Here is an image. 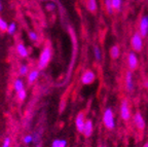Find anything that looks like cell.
Returning a JSON list of instances; mask_svg holds the SVG:
<instances>
[{"label":"cell","instance_id":"1","mask_svg":"<svg viewBox=\"0 0 148 147\" xmlns=\"http://www.w3.org/2000/svg\"><path fill=\"white\" fill-rule=\"evenodd\" d=\"M51 59V48L49 45H45L39 55V59L37 62V68L39 70L45 69L49 66Z\"/></svg>","mask_w":148,"mask_h":147},{"label":"cell","instance_id":"2","mask_svg":"<svg viewBox=\"0 0 148 147\" xmlns=\"http://www.w3.org/2000/svg\"><path fill=\"white\" fill-rule=\"evenodd\" d=\"M102 120H103V124H104V126L107 130L112 131V130L115 129L116 122L115 118H114V111L111 107H107L104 110Z\"/></svg>","mask_w":148,"mask_h":147},{"label":"cell","instance_id":"3","mask_svg":"<svg viewBox=\"0 0 148 147\" xmlns=\"http://www.w3.org/2000/svg\"><path fill=\"white\" fill-rule=\"evenodd\" d=\"M143 39L144 38L140 35V33L138 31L133 33V35L131 36V39H130V44H131L133 52L140 53L143 49Z\"/></svg>","mask_w":148,"mask_h":147},{"label":"cell","instance_id":"4","mask_svg":"<svg viewBox=\"0 0 148 147\" xmlns=\"http://www.w3.org/2000/svg\"><path fill=\"white\" fill-rule=\"evenodd\" d=\"M119 115L120 118L125 122H129L132 117V111H131V106L127 99H123L120 102L119 106Z\"/></svg>","mask_w":148,"mask_h":147},{"label":"cell","instance_id":"5","mask_svg":"<svg viewBox=\"0 0 148 147\" xmlns=\"http://www.w3.org/2000/svg\"><path fill=\"white\" fill-rule=\"evenodd\" d=\"M138 32L143 38L148 36V14H144L139 20Z\"/></svg>","mask_w":148,"mask_h":147},{"label":"cell","instance_id":"6","mask_svg":"<svg viewBox=\"0 0 148 147\" xmlns=\"http://www.w3.org/2000/svg\"><path fill=\"white\" fill-rule=\"evenodd\" d=\"M96 80V73L92 70H86L80 76V82L83 85H90Z\"/></svg>","mask_w":148,"mask_h":147},{"label":"cell","instance_id":"7","mask_svg":"<svg viewBox=\"0 0 148 147\" xmlns=\"http://www.w3.org/2000/svg\"><path fill=\"white\" fill-rule=\"evenodd\" d=\"M133 122H134V124L139 131H144L146 128V122L145 118L143 117L142 113L140 111H137L135 112V114L133 115Z\"/></svg>","mask_w":148,"mask_h":147},{"label":"cell","instance_id":"8","mask_svg":"<svg viewBox=\"0 0 148 147\" xmlns=\"http://www.w3.org/2000/svg\"><path fill=\"white\" fill-rule=\"evenodd\" d=\"M125 87L127 93H133L135 90V82H134V74L133 71L129 70L125 75Z\"/></svg>","mask_w":148,"mask_h":147},{"label":"cell","instance_id":"9","mask_svg":"<svg viewBox=\"0 0 148 147\" xmlns=\"http://www.w3.org/2000/svg\"><path fill=\"white\" fill-rule=\"evenodd\" d=\"M139 65V60L138 57H137L136 53L135 52H130L127 54V66H129V69L131 71H134L138 68Z\"/></svg>","mask_w":148,"mask_h":147},{"label":"cell","instance_id":"10","mask_svg":"<svg viewBox=\"0 0 148 147\" xmlns=\"http://www.w3.org/2000/svg\"><path fill=\"white\" fill-rule=\"evenodd\" d=\"M86 113L83 112V111H80V112L77 113L76 117H75V128H76L77 132L79 133H82V130H83V126L86 124Z\"/></svg>","mask_w":148,"mask_h":147},{"label":"cell","instance_id":"11","mask_svg":"<svg viewBox=\"0 0 148 147\" xmlns=\"http://www.w3.org/2000/svg\"><path fill=\"white\" fill-rule=\"evenodd\" d=\"M82 134L84 136V138H90L94 134V124H92V120L88 118L86 120V124L83 126V130H82Z\"/></svg>","mask_w":148,"mask_h":147},{"label":"cell","instance_id":"12","mask_svg":"<svg viewBox=\"0 0 148 147\" xmlns=\"http://www.w3.org/2000/svg\"><path fill=\"white\" fill-rule=\"evenodd\" d=\"M16 53L23 59H27L29 57V51H28V48L26 47L25 44L22 43V42L16 44Z\"/></svg>","mask_w":148,"mask_h":147},{"label":"cell","instance_id":"13","mask_svg":"<svg viewBox=\"0 0 148 147\" xmlns=\"http://www.w3.org/2000/svg\"><path fill=\"white\" fill-rule=\"evenodd\" d=\"M39 77V69H32L29 71L27 75L28 84H33Z\"/></svg>","mask_w":148,"mask_h":147},{"label":"cell","instance_id":"14","mask_svg":"<svg viewBox=\"0 0 148 147\" xmlns=\"http://www.w3.org/2000/svg\"><path fill=\"white\" fill-rule=\"evenodd\" d=\"M86 8L92 14H96L98 9V3L97 0H88L86 1Z\"/></svg>","mask_w":148,"mask_h":147},{"label":"cell","instance_id":"15","mask_svg":"<svg viewBox=\"0 0 148 147\" xmlns=\"http://www.w3.org/2000/svg\"><path fill=\"white\" fill-rule=\"evenodd\" d=\"M120 56V48L117 44H114L110 47V57L113 60H117Z\"/></svg>","mask_w":148,"mask_h":147},{"label":"cell","instance_id":"16","mask_svg":"<svg viewBox=\"0 0 148 147\" xmlns=\"http://www.w3.org/2000/svg\"><path fill=\"white\" fill-rule=\"evenodd\" d=\"M25 85H24V81L20 78H16V80L14 81V90L16 91V93H18L20 91L24 90Z\"/></svg>","mask_w":148,"mask_h":147},{"label":"cell","instance_id":"17","mask_svg":"<svg viewBox=\"0 0 148 147\" xmlns=\"http://www.w3.org/2000/svg\"><path fill=\"white\" fill-rule=\"evenodd\" d=\"M51 147H67V140H65V139H55L51 142Z\"/></svg>","mask_w":148,"mask_h":147},{"label":"cell","instance_id":"18","mask_svg":"<svg viewBox=\"0 0 148 147\" xmlns=\"http://www.w3.org/2000/svg\"><path fill=\"white\" fill-rule=\"evenodd\" d=\"M111 6H112L113 12H120L121 6H123V0H112L111 1Z\"/></svg>","mask_w":148,"mask_h":147},{"label":"cell","instance_id":"19","mask_svg":"<svg viewBox=\"0 0 148 147\" xmlns=\"http://www.w3.org/2000/svg\"><path fill=\"white\" fill-rule=\"evenodd\" d=\"M92 53H94V57H95L96 61L97 62H101L102 60V52H101V48L99 46H94V49H92Z\"/></svg>","mask_w":148,"mask_h":147},{"label":"cell","instance_id":"20","mask_svg":"<svg viewBox=\"0 0 148 147\" xmlns=\"http://www.w3.org/2000/svg\"><path fill=\"white\" fill-rule=\"evenodd\" d=\"M29 67H28L27 64H23L20 66V68H18V74L21 76H27L28 73H29Z\"/></svg>","mask_w":148,"mask_h":147},{"label":"cell","instance_id":"21","mask_svg":"<svg viewBox=\"0 0 148 147\" xmlns=\"http://www.w3.org/2000/svg\"><path fill=\"white\" fill-rule=\"evenodd\" d=\"M104 1V6H105V9H106L107 14H109V16H111V14H113V9H112V6H111V1L112 0H103Z\"/></svg>","mask_w":148,"mask_h":147},{"label":"cell","instance_id":"22","mask_svg":"<svg viewBox=\"0 0 148 147\" xmlns=\"http://www.w3.org/2000/svg\"><path fill=\"white\" fill-rule=\"evenodd\" d=\"M16 31V23H10L8 24V27H7L6 33L8 35H14Z\"/></svg>","mask_w":148,"mask_h":147},{"label":"cell","instance_id":"23","mask_svg":"<svg viewBox=\"0 0 148 147\" xmlns=\"http://www.w3.org/2000/svg\"><path fill=\"white\" fill-rule=\"evenodd\" d=\"M7 27H8V23L5 21L2 16H0V31L1 32H6Z\"/></svg>","mask_w":148,"mask_h":147},{"label":"cell","instance_id":"24","mask_svg":"<svg viewBox=\"0 0 148 147\" xmlns=\"http://www.w3.org/2000/svg\"><path fill=\"white\" fill-rule=\"evenodd\" d=\"M33 142L34 144L38 145L40 143V140H41V134L39 133V132H35L34 134H33Z\"/></svg>","mask_w":148,"mask_h":147},{"label":"cell","instance_id":"25","mask_svg":"<svg viewBox=\"0 0 148 147\" xmlns=\"http://www.w3.org/2000/svg\"><path fill=\"white\" fill-rule=\"evenodd\" d=\"M28 35H29V38H30V40H31V41H33V42H37V41H38V39H39L38 34H37L35 31H30V32L28 33Z\"/></svg>","mask_w":148,"mask_h":147},{"label":"cell","instance_id":"26","mask_svg":"<svg viewBox=\"0 0 148 147\" xmlns=\"http://www.w3.org/2000/svg\"><path fill=\"white\" fill-rule=\"evenodd\" d=\"M16 96H18V99L20 100V101H24V100L27 98V92H26V90L24 89V90L16 93Z\"/></svg>","mask_w":148,"mask_h":147},{"label":"cell","instance_id":"27","mask_svg":"<svg viewBox=\"0 0 148 147\" xmlns=\"http://www.w3.org/2000/svg\"><path fill=\"white\" fill-rule=\"evenodd\" d=\"M23 142H24V144H26V145L31 144V143L33 142V137H32V135H30V134H28V135L24 136Z\"/></svg>","mask_w":148,"mask_h":147},{"label":"cell","instance_id":"28","mask_svg":"<svg viewBox=\"0 0 148 147\" xmlns=\"http://www.w3.org/2000/svg\"><path fill=\"white\" fill-rule=\"evenodd\" d=\"M10 144H12V139H10V137H5L1 147H10Z\"/></svg>","mask_w":148,"mask_h":147},{"label":"cell","instance_id":"29","mask_svg":"<svg viewBox=\"0 0 148 147\" xmlns=\"http://www.w3.org/2000/svg\"><path fill=\"white\" fill-rule=\"evenodd\" d=\"M45 8L47 9L49 12H51V10H53V9L56 8V4H55V3H53V2H49V3H47V4H46Z\"/></svg>","mask_w":148,"mask_h":147},{"label":"cell","instance_id":"30","mask_svg":"<svg viewBox=\"0 0 148 147\" xmlns=\"http://www.w3.org/2000/svg\"><path fill=\"white\" fill-rule=\"evenodd\" d=\"M142 147H148V141H147V142H145V143H144V144H143V146H142Z\"/></svg>","mask_w":148,"mask_h":147},{"label":"cell","instance_id":"31","mask_svg":"<svg viewBox=\"0 0 148 147\" xmlns=\"http://www.w3.org/2000/svg\"><path fill=\"white\" fill-rule=\"evenodd\" d=\"M2 10V2H1V0H0V12Z\"/></svg>","mask_w":148,"mask_h":147},{"label":"cell","instance_id":"32","mask_svg":"<svg viewBox=\"0 0 148 147\" xmlns=\"http://www.w3.org/2000/svg\"><path fill=\"white\" fill-rule=\"evenodd\" d=\"M145 87H146V89H147V91H148V79L146 80V82H145Z\"/></svg>","mask_w":148,"mask_h":147},{"label":"cell","instance_id":"33","mask_svg":"<svg viewBox=\"0 0 148 147\" xmlns=\"http://www.w3.org/2000/svg\"><path fill=\"white\" fill-rule=\"evenodd\" d=\"M99 147H106V146H103V145H100Z\"/></svg>","mask_w":148,"mask_h":147}]
</instances>
